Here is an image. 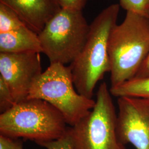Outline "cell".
Here are the masks:
<instances>
[{"mask_svg":"<svg viewBox=\"0 0 149 149\" xmlns=\"http://www.w3.org/2000/svg\"><path fill=\"white\" fill-rule=\"evenodd\" d=\"M119 10V4H112L96 16L90 25L84 47L69 65L76 90L88 98H92L98 81L111 72L108 40L117 24Z\"/></svg>","mask_w":149,"mask_h":149,"instance_id":"cell-1","label":"cell"},{"mask_svg":"<svg viewBox=\"0 0 149 149\" xmlns=\"http://www.w3.org/2000/svg\"><path fill=\"white\" fill-rule=\"evenodd\" d=\"M108 54L111 87L133 79L149 52V18L127 12L122 23L110 34Z\"/></svg>","mask_w":149,"mask_h":149,"instance_id":"cell-2","label":"cell"},{"mask_svg":"<svg viewBox=\"0 0 149 149\" xmlns=\"http://www.w3.org/2000/svg\"><path fill=\"white\" fill-rule=\"evenodd\" d=\"M63 114L47 102L26 99L0 115V134L38 144L61 138L68 128Z\"/></svg>","mask_w":149,"mask_h":149,"instance_id":"cell-3","label":"cell"},{"mask_svg":"<svg viewBox=\"0 0 149 149\" xmlns=\"http://www.w3.org/2000/svg\"><path fill=\"white\" fill-rule=\"evenodd\" d=\"M74 88L70 66L51 63L35 82L27 99L47 102L72 127L86 116L96 104V101L80 95Z\"/></svg>","mask_w":149,"mask_h":149,"instance_id":"cell-4","label":"cell"},{"mask_svg":"<svg viewBox=\"0 0 149 149\" xmlns=\"http://www.w3.org/2000/svg\"><path fill=\"white\" fill-rule=\"evenodd\" d=\"M117 116L112 95L103 82L97 91L93 108L79 122L68 128L72 149H127L118 139Z\"/></svg>","mask_w":149,"mask_h":149,"instance_id":"cell-5","label":"cell"},{"mask_svg":"<svg viewBox=\"0 0 149 149\" xmlns=\"http://www.w3.org/2000/svg\"><path fill=\"white\" fill-rule=\"evenodd\" d=\"M89 31L82 11L61 8L38 34L42 53L50 64H70L84 47Z\"/></svg>","mask_w":149,"mask_h":149,"instance_id":"cell-6","label":"cell"},{"mask_svg":"<svg viewBox=\"0 0 149 149\" xmlns=\"http://www.w3.org/2000/svg\"><path fill=\"white\" fill-rule=\"evenodd\" d=\"M116 133L120 143L149 149V99L120 97L117 100Z\"/></svg>","mask_w":149,"mask_h":149,"instance_id":"cell-7","label":"cell"},{"mask_svg":"<svg viewBox=\"0 0 149 149\" xmlns=\"http://www.w3.org/2000/svg\"><path fill=\"white\" fill-rule=\"evenodd\" d=\"M42 72L38 53H0V76L8 86L16 103L27 99Z\"/></svg>","mask_w":149,"mask_h":149,"instance_id":"cell-8","label":"cell"},{"mask_svg":"<svg viewBox=\"0 0 149 149\" xmlns=\"http://www.w3.org/2000/svg\"><path fill=\"white\" fill-rule=\"evenodd\" d=\"M0 2L10 7L38 34L61 9L58 0H0Z\"/></svg>","mask_w":149,"mask_h":149,"instance_id":"cell-9","label":"cell"},{"mask_svg":"<svg viewBox=\"0 0 149 149\" xmlns=\"http://www.w3.org/2000/svg\"><path fill=\"white\" fill-rule=\"evenodd\" d=\"M42 53L39 36L27 26L0 33V53Z\"/></svg>","mask_w":149,"mask_h":149,"instance_id":"cell-10","label":"cell"},{"mask_svg":"<svg viewBox=\"0 0 149 149\" xmlns=\"http://www.w3.org/2000/svg\"><path fill=\"white\" fill-rule=\"evenodd\" d=\"M112 96L133 97L149 99V77L133 78L115 87H111Z\"/></svg>","mask_w":149,"mask_h":149,"instance_id":"cell-11","label":"cell"},{"mask_svg":"<svg viewBox=\"0 0 149 149\" xmlns=\"http://www.w3.org/2000/svg\"><path fill=\"white\" fill-rule=\"evenodd\" d=\"M27 26L10 7L0 2V33L16 31Z\"/></svg>","mask_w":149,"mask_h":149,"instance_id":"cell-12","label":"cell"},{"mask_svg":"<svg viewBox=\"0 0 149 149\" xmlns=\"http://www.w3.org/2000/svg\"><path fill=\"white\" fill-rule=\"evenodd\" d=\"M119 5L127 12H132L149 18V0H119Z\"/></svg>","mask_w":149,"mask_h":149,"instance_id":"cell-13","label":"cell"},{"mask_svg":"<svg viewBox=\"0 0 149 149\" xmlns=\"http://www.w3.org/2000/svg\"><path fill=\"white\" fill-rule=\"evenodd\" d=\"M16 103L8 86L0 76V111L1 114L10 109Z\"/></svg>","mask_w":149,"mask_h":149,"instance_id":"cell-14","label":"cell"},{"mask_svg":"<svg viewBox=\"0 0 149 149\" xmlns=\"http://www.w3.org/2000/svg\"><path fill=\"white\" fill-rule=\"evenodd\" d=\"M39 145L47 149H72L69 139L67 134L56 140L39 143Z\"/></svg>","mask_w":149,"mask_h":149,"instance_id":"cell-15","label":"cell"},{"mask_svg":"<svg viewBox=\"0 0 149 149\" xmlns=\"http://www.w3.org/2000/svg\"><path fill=\"white\" fill-rule=\"evenodd\" d=\"M0 149H23L19 139L12 138L0 134Z\"/></svg>","mask_w":149,"mask_h":149,"instance_id":"cell-16","label":"cell"},{"mask_svg":"<svg viewBox=\"0 0 149 149\" xmlns=\"http://www.w3.org/2000/svg\"><path fill=\"white\" fill-rule=\"evenodd\" d=\"M88 0H58L62 9L81 11L84 8Z\"/></svg>","mask_w":149,"mask_h":149,"instance_id":"cell-17","label":"cell"},{"mask_svg":"<svg viewBox=\"0 0 149 149\" xmlns=\"http://www.w3.org/2000/svg\"><path fill=\"white\" fill-rule=\"evenodd\" d=\"M149 77V52L134 78H143Z\"/></svg>","mask_w":149,"mask_h":149,"instance_id":"cell-18","label":"cell"}]
</instances>
